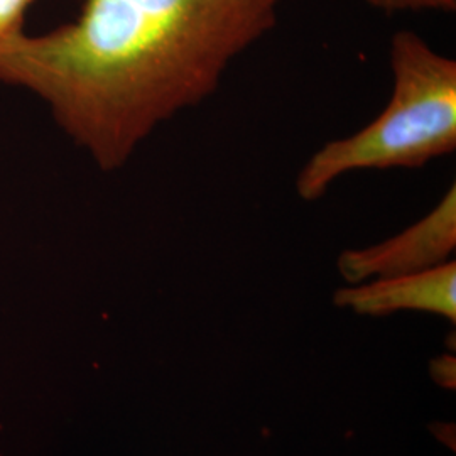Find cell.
I'll list each match as a JSON object with an SVG mask.
<instances>
[{
  "label": "cell",
  "instance_id": "6da1fadb",
  "mask_svg": "<svg viewBox=\"0 0 456 456\" xmlns=\"http://www.w3.org/2000/svg\"><path fill=\"white\" fill-rule=\"evenodd\" d=\"M288 0H83L75 20L0 49V83L41 98L102 171L212 97Z\"/></svg>",
  "mask_w": 456,
  "mask_h": 456
},
{
  "label": "cell",
  "instance_id": "7a4b0ae2",
  "mask_svg": "<svg viewBox=\"0 0 456 456\" xmlns=\"http://www.w3.org/2000/svg\"><path fill=\"white\" fill-rule=\"evenodd\" d=\"M392 90L372 122L320 147L297 173L296 191L316 201L355 171L418 169L456 149V61L414 31L394 33Z\"/></svg>",
  "mask_w": 456,
  "mask_h": 456
},
{
  "label": "cell",
  "instance_id": "3957f363",
  "mask_svg": "<svg viewBox=\"0 0 456 456\" xmlns=\"http://www.w3.org/2000/svg\"><path fill=\"white\" fill-rule=\"evenodd\" d=\"M456 248V186L421 220L391 239L357 250H345L338 269L352 284L379 277L403 276L450 261Z\"/></svg>",
  "mask_w": 456,
  "mask_h": 456
},
{
  "label": "cell",
  "instance_id": "277c9868",
  "mask_svg": "<svg viewBox=\"0 0 456 456\" xmlns=\"http://www.w3.org/2000/svg\"><path fill=\"white\" fill-rule=\"evenodd\" d=\"M335 303L359 314L384 316L395 311H426L456 322V262L403 276L379 277L343 288Z\"/></svg>",
  "mask_w": 456,
  "mask_h": 456
},
{
  "label": "cell",
  "instance_id": "5b68a950",
  "mask_svg": "<svg viewBox=\"0 0 456 456\" xmlns=\"http://www.w3.org/2000/svg\"><path fill=\"white\" fill-rule=\"evenodd\" d=\"M34 0H0V49L24 34V19Z\"/></svg>",
  "mask_w": 456,
  "mask_h": 456
},
{
  "label": "cell",
  "instance_id": "8992f818",
  "mask_svg": "<svg viewBox=\"0 0 456 456\" xmlns=\"http://www.w3.org/2000/svg\"><path fill=\"white\" fill-rule=\"evenodd\" d=\"M377 11L395 12H453L456 0H365Z\"/></svg>",
  "mask_w": 456,
  "mask_h": 456
}]
</instances>
